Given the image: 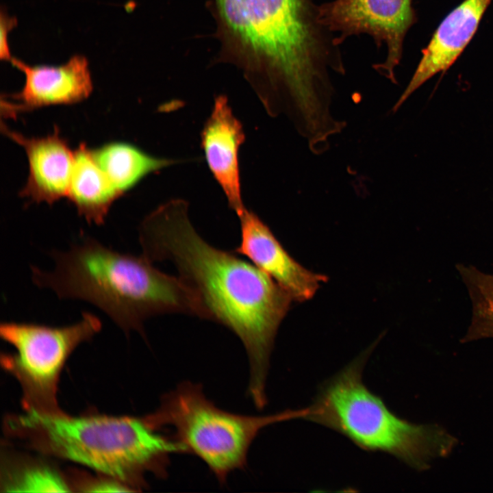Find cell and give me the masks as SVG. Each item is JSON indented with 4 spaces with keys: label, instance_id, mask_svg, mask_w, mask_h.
I'll use <instances>...</instances> for the list:
<instances>
[{
    "label": "cell",
    "instance_id": "14",
    "mask_svg": "<svg viewBox=\"0 0 493 493\" xmlns=\"http://www.w3.org/2000/svg\"><path fill=\"white\" fill-rule=\"evenodd\" d=\"M123 194L97 162L92 149L81 143L74 151L67 198L89 223L103 224L113 203Z\"/></svg>",
    "mask_w": 493,
    "mask_h": 493
},
{
    "label": "cell",
    "instance_id": "7",
    "mask_svg": "<svg viewBox=\"0 0 493 493\" xmlns=\"http://www.w3.org/2000/svg\"><path fill=\"white\" fill-rule=\"evenodd\" d=\"M100 319L84 312L77 323L50 327L29 323H3L1 338L14 352L1 355V364L19 382L26 410L60 413L57 385L66 359L82 342L101 329Z\"/></svg>",
    "mask_w": 493,
    "mask_h": 493
},
{
    "label": "cell",
    "instance_id": "13",
    "mask_svg": "<svg viewBox=\"0 0 493 493\" xmlns=\"http://www.w3.org/2000/svg\"><path fill=\"white\" fill-rule=\"evenodd\" d=\"M491 1L464 0L445 17L422 50L410 81L392 108L394 112L427 81L455 62L475 34Z\"/></svg>",
    "mask_w": 493,
    "mask_h": 493
},
{
    "label": "cell",
    "instance_id": "16",
    "mask_svg": "<svg viewBox=\"0 0 493 493\" xmlns=\"http://www.w3.org/2000/svg\"><path fill=\"white\" fill-rule=\"evenodd\" d=\"M472 302L470 326L462 342L493 338V275L485 274L472 266L458 265Z\"/></svg>",
    "mask_w": 493,
    "mask_h": 493
},
{
    "label": "cell",
    "instance_id": "15",
    "mask_svg": "<svg viewBox=\"0 0 493 493\" xmlns=\"http://www.w3.org/2000/svg\"><path fill=\"white\" fill-rule=\"evenodd\" d=\"M92 151L101 168L122 194L148 175L181 162L151 155L125 142H111Z\"/></svg>",
    "mask_w": 493,
    "mask_h": 493
},
{
    "label": "cell",
    "instance_id": "4",
    "mask_svg": "<svg viewBox=\"0 0 493 493\" xmlns=\"http://www.w3.org/2000/svg\"><path fill=\"white\" fill-rule=\"evenodd\" d=\"M7 430L33 449L90 467L130 488H143L147 472L165 479L170 456L185 454L146 416L73 417L30 409L11 417Z\"/></svg>",
    "mask_w": 493,
    "mask_h": 493
},
{
    "label": "cell",
    "instance_id": "5",
    "mask_svg": "<svg viewBox=\"0 0 493 493\" xmlns=\"http://www.w3.org/2000/svg\"><path fill=\"white\" fill-rule=\"evenodd\" d=\"M370 346L320 387L304 419L344 435L363 450L382 452L417 471L448 457L458 440L437 424H416L392 412L364 383Z\"/></svg>",
    "mask_w": 493,
    "mask_h": 493
},
{
    "label": "cell",
    "instance_id": "6",
    "mask_svg": "<svg viewBox=\"0 0 493 493\" xmlns=\"http://www.w3.org/2000/svg\"><path fill=\"white\" fill-rule=\"evenodd\" d=\"M305 414L304 408L260 416L231 412L207 398L201 384L186 381L164 394L146 417L157 429L170 427L186 453L203 461L224 484L231 472L246 466L250 446L263 429Z\"/></svg>",
    "mask_w": 493,
    "mask_h": 493
},
{
    "label": "cell",
    "instance_id": "9",
    "mask_svg": "<svg viewBox=\"0 0 493 493\" xmlns=\"http://www.w3.org/2000/svg\"><path fill=\"white\" fill-rule=\"evenodd\" d=\"M10 62L25 76L21 90L1 98V114L12 118L42 107L71 105L91 94L93 85L88 62L76 55L59 66H32L18 59Z\"/></svg>",
    "mask_w": 493,
    "mask_h": 493
},
{
    "label": "cell",
    "instance_id": "12",
    "mask_svg": "<svg viewBox=\"0 0 493 493\" xmlns=\"http://www.w3.org/2000/svg\"><path fill=\"white\" fill-rule=\"evenodd\" d=\"M245 141L243 127L227 98H215L201 132V147L209 170L236 213L243 209L239 150Z\"/></svg>",
    "mask_w": 493,
    "mask_h": 493
},
{
    "label": "cell",
    "instance_id": "8",
    "mask_svg": "<svg viewBox=\"0 0 493 493\" xmlns=\"http://www.w3.org/2000/svg\"><path fill=\"white\" fill-rule=\"evenodd\" d=\"M320 23L335 36L337 45L353 35L371 36L377 47L385 44V61L372 65L396 84L395 69L403 53L405 36L416 23L412 0H330L318 5Z\"/></svg>",
    "mask_w": 493,
    "mask_h": 493
},
{
    "label": "cell",
    "instance_id": "11",
    "mask_svg": "<svg viewBox=\"0 0 493 493\" xmlns=\"http://www.w3.org/2000/svg\"><path fill=\"white\" fill-rule=\"evenodd\" d=\"M1 129L27 155L29 171L21 196L31 203L49 205L67 197L74 151L59 130L55 128L52 134L43 137H28L10 129L3 121Z\"/></svg>",
    "mask_w": 493,
    "mask_h": 493
},
{
    "label": "cell",
    "instance_id": "2",
    "mask_svg": "<svg viewBox=\"0 0 493 493\" xmlns=\"http://www.w3.org/2000/svg\"><path fill=\"white\" fill-rule=\"evenodd\" d=\"M223 31L270 113L305 114L334 93L345 68L314 0H216Z\"/></svg>",
    "mask_w": 493,
    "mask_h": 493
},
{
    "label": "cell",
    "instance_id": "10",
    "mask_svg": "<svg viewBox=\"0 0 493 493\" xmlns=\"http://www.w3.org/2000/svg\"><path fill=\"white\" fill-rule=\"evenodd\" d=\"M241 239L234 252L247 257L288 292L294 301L310 299L326 276L307 269L285 250L270 228L253 211L244 207L236 212Z\"/></svg>",
    "mask_w": 493,
    "mask_h": 493
},
{
    "label": "cell",
    "instance_id": "19",
    "mask_svg": "<svg viewBox=\"0 0 493 493\" xmlns=\"http://www.w3.org/2000/svg\"><path fill=\"white\" fill-rule=\"evenodd\" d=\"M16 23L17 22L15 18H11L6 13L1 11L0 42V55L1 60L10 62L12 59L8 42V34Z\"/></svg>",
    "mask_w": 493,
    "mask_h": 493
},
{
    "label": "cell",
    "instance_id": "1",
    "mask_svg": "<svg viewBox=\"0 0 493 493\" xmlns=\"http://www.w3.org/2000/svg\"><path fill=\"white\" fill-rule=\"evenodd\" d=\"M142 255L170 261L192 290L202 317L231 330L242 342L250 368L247 394L256 405L267 402L266 379L279 327L290 294L236 252L217 249L196 231L188 203L172 199L149 214L139 227Z\"/></svg>",
    "mask_w": 493,
    "mask_h": 493
},
{
    "label": "cell",
    "instance_id": "17",
    "mask_svg": "<svg viewBox=\"0 0 493 493\" xmlns=\"http://www.w3.org/2000/svg\"><path fill=\"white\" fill-rule=\"evenodd\" d=\"M2 488L7 492H66L69 486L49 466L28 464L8 470Z\"/></svg>",
    "mask_w": 493,
    "mask_h": 493
},
{
    "label": "cell",
    "instance_id": "3",
    "mask_svg": "<svg viewBox=\"0 0 493 493\" xmlns=\"http://www.w3.org/2000/svg\"><path fill=\"white\" fill-rule=\"evenodd\" d=\"M55 266L32 267L33 282L60 299L89 302L125 332L143 331L153 316L179 313L201 318L192 290L179 277L166 274L141 256L114 251L84 236L66 251H53Z\"/></svg>",
    "mask_w": 493,
    "mask_h": 493
},
{
    "label": "cell",
    "instance_id": "18",
    "mask_svg": "<svg viewBox=\"0 0 493 493\" xmlns=\"http://www.w3.org/2000/svg\"><path fill=\"white\" fill-rule=\"evenodd\" d=\"M82 491L88 492H130L132 489L126 484L110 477L94 479L86 483Z\"/></svg>",
    "mask_w": 493,
    "mask_h": 493
}]
</instances>
